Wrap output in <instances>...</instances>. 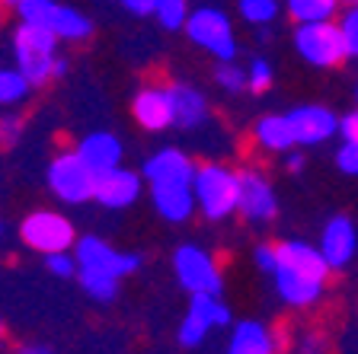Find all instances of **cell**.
Here are the masks:
<instances>
[{"label":"cell","instance_id":"cell-1","mask_svg":"<svg viewBox=\"0 0 358 354\" xmlns=\"http://www.w3.org/2000/svg\"><path fill=\"white\" fill-rule=\"evenodd\" d=\"M333 268L327 265L320 246H310L304 239H285L275 243V265L268 272L275 294L288 307L307 310L323 297V284Z\"/></svg>","mask_w":358,"mask_h":354},{"label":"cell","instance_id":"cell-2","mask_svg":"<svg viewBox=\"0 0 358 354\" xmlns=\"http://www.w3.org/2000/svg\"><path fill=\"white\" fill-rule=\"evenodd\" d=\"M58 42L52 29L45 26H29L20 22L13 32V61L32 87H45L48 80H55V64H58Z\"/></svg>","mask_w":358,"mask_h":354},{"label":"cell","instance_id":"cell-3","mask_svg":"<svg viewBox=\"0 0 358 354\" xmlns=\"http://www.w3.org/2000/svg\"><path fill=\"white\" fill-rule=\"evenodd\" d=\"M195 201L205 221H227L240 205V172L224 163H201L192 179Z\"/></svg>","mask_w":358,"mask_h":354},{"label":"cell","instance_id":"cell-4","mask_svg":"<svg viewBox=\"0 0 358 354\" xmlns=\"http://www.w3.org/2000/svg\"><path fill=\"white\" fill-rule=\"evenodd\" d=\"M182 32L189 36V42L199 45L201 52H208L211 58H217V61H234L237 52H240L231 16L224 13V10H217V7L192 10V16H189V22H186V29Z\"/></svg>","mask_w":358,"mask_h":354},{"label":"cell","instance_id":"cell-5","mask_svg":"<svg viewBox=\"0 0 358 354\" xmlns=\"http://www.w3.org/2000/svg\"><path fill=\"white\" fill-rule=\"evenodd\" d=\"M20 239L29 249L42 252V256H55V252H71L80 236L74 233V223L67 221L61 211H32L22 217L20 223Z\"/></svg>","mask_w":358,"mask_h":354},{"label":"cell","instance_id":"cell-6","mask_svg":"<svg viewBox=\"0 0 358 354\" xmlns=\"http://www.w3.org/2000/svg\"><path fill=\"white\" fill-rule=\"evenodd\" d=\"M48 189L64 205H87L96 192V172L77 156V150H64L48 163Z\"/></svg>","mask_w":358,"mask_h":354},{"label":"cell","instance_id":"cell-7","mask_svg":"<svg viewBox=\"0 0 358 354\" xmlns=\"http://www.w3.org/2000/svg\"><path fill=\"white\" fill-rule=\"evenodd\" d=\"M173 274H176L179 288L189 290V297L192 294L221 297V290H224V278H221V268H217L215 256L195 243H182L173 252Z\"/></svg>","mask_w":358,"mask_h":354},{"label":"cell","instance_id":"cell-8","mask_svg":"<svg viewBox=\"0 0 358 354\" xmlns=\"http://www.w3.org/2000/svg\"><path fill=\"white\" fill-rule=\"evenodd\" d=\"M294 52L310 67H339L349 58L339 22H304L294 29Z\"/></svg>","mask_w":358,"mask_h":354},{"label":"cell","instance_id":"cell-9","mask_svg":"<svg viewBox=\"0 0 358 354\" xmlns=\"http://www.w3.org/2000/svg\"><path fill=\"white\" fill-rule=\"evenodd\" d=\"M234 323L231 307L215 294H192L189 297V310L176 329V341L182 348H199L215 329H227Z\"/></svg>","mask_w":358,"mask_h":354},{"label":"cell","instance_id":"cell-10","mask_svg":"<svg viewBox=\"0 0 358 354\" xmlns=\"http://www.w3.org/2000/svg\"><path fill=\"white\" fill-rule=\"evenodd\" d=\"M74 256L80 272L109 274V278H119V281L141 268V256L138 252H119L115 246L99 239V236H80L74 246Z\"/></svg>","mask_w":358,"mask_h":354},{"label":"cell","instance_id":"cell-11","mask_svg":"<svg viewBox=\"0 0 358 354\" xmlns=\"http://www.w3.org/2000/svg\"><path fill=\"white\" fill-rule=\"evenodd\" d=\"M237 214L246 223H268L278 214V195L266 172L259 170H243L240 172V205Z\"/></svg>","mask_w":358,"mask_h":354},{"label":"cell","instance_id":"cell-12","mask_svg":"<svg viewBox=\"0 0 358 354\" xmlns=\"http://www.w3.org/2000/svg\"><path fill=\"white\" fill-rule=\"evenodd\" d=\"M131 115H134V121L150 134L170 131L173 128L170 87H160V83H148V87H141L131 99Z\"/></svg>","mask_w":358,"mask_h":354},{"label":"cell","instance_id":"cell-13","mask_svg":"<svg viewBox=\"0 0 358 354\" xmlns=\"http://www.w3.org/2000/svg\"><path fill=\"white\" fill-rule=\"evenodd\" d=\"M144 189V176L134 170H125V166H115L109 172H99L96 176V192H93V201L109 211H122V207H131L134 201L141 198Z\"/></svg>","mask_w":358,"mask_h":354},{"label":"cell","instance_id":"cell-14","mask_svg":"<svg viewBox=\"0 0 358 354\" xmlns=\"http://www.w3.org/2000/svg\"><path fill=\"white\" fill-rule=\"evenodd\" d=\"M288 118L291 128H294V138H298V147H317L333 134H339V118L327 105H298V109L288 112Z\"/></svg>","mask_w":358,"mask_h":354},{"label":"cell","instance_id":"cell-15","mask_svg":"<svg viewBox=\"0 0 358 354\" xmlns=\"http://www.w3.org/2000/svg\"><path fill=\"white\" fill-rule=\"evenodd\" d=\"M195 166L192 156L182 154L179 147H160L157 154H150L141 166L144 182L150 185H166V182H192L195 179Z\"/></svg>","mask_w":358,"mask_h":354},{"label":"cell","instance_id":"cell-16","mask_svg":"<svg viewBox=\"0 0 358 354\" xmlns=\"http://www.w3.org/2000/svg\"><path fill=\"white\" fill-rule=\"evenodd\" d=\"M358 249V233H355V223L349 217L336 214L323 223V233H320V252L327 258V265L333 268H345L355 258Z\"/></svg>","mask_w":358,"mask_h":354},{"label":"cell","instance_id":"cell-17","mask_svg":"<svg viewBox=\"0 0 358 354\" xmlns=\"http://www.w3.org/2000/svg\"><path fill=\"white\" fill-rule=\"evenodd\" d=\"M150 201H154V211L164 217L166 223H186L189 217L199 211L192 182L150 185Z\"/></svg>","mask_w":358,"mask_h":354},{"label":"cell","instance_id":"cell-18","mask_svg":"<svg viewBox=\"0 0 358 354\" xmlns=\"http://www.w3.org/2000/svg\"><path fill=\"white\" fill-rule=\"evenodd\" d=\"M173 99V128L179 131H195L208 121V99L192 83H170Z\"/></svg>","mask_w":358,"mask_h":354},{"label":"cell","instance_id":"cell-19","mask_svg":"<svg viewBox=\"0 0 358 354\" xmlns=\"http://www.w3.org/2000/svg\"><path fill=\"white\" fill-rule=\"evenodd\" d=\"M77 156L87 163L90 170L96 172H109L115 166H122V156H125V147H122V140L115 138L112 131H93L77 144Z\"/></svg>","mask_w":358,"mask_h":354},{"label":"cell","instance_id":"cell-20","mask_svg":"<svg viewBox=\"0 0 358 354\" xmlns=\"http://www.w3.org/2000/svg\"><path fill=\"white\" fill-rule=\"evenodd\" d=\"M278 345H282V335L268 332L256 319H243V323H234L227 354H275Z\"/></svg>","mask_w":358,"mask_h":354},{"label":"cell","instance_id":"cell-21","mask_svg":"<svg viewBox=\"0 0 358 354\" xmlns=\"http://www.w3.org/2000/svg\"><path fill=\"white\" fill-rule=\"evenodd\" d=\"M253 138L268 154H291L298 147V138H294V128H291L288 115H262L253 128Z\"/></svg>","mask_w":358,"mask_h":354},{"label":"cell","instance_id":"cell-22","mask_svg":"<svg viewBox=\"0 0 358 354\" xmlns=\"http://www.w3.org/2000/svg\"><path fill=\"white\" fill-rule=\"evenodd\" d=\"M48 29L55 32V36L61 38V42H71V45H80L87 42L90 36H93V20H90L83 10L77 7H64V3H58V10H55L52 16V26Z\"/></svg>","mask_w":358,"mask_h":354},{"label":"cell","instance_id":"cell-23","mask_svg":"<svg viewBox=\"0 0 358 354\" xmlns=\"http://www.w3.org/2000/svg\"><path fill=\"white\" fill-rule=\"evenodd\" d=\"M343 0H285V13L304 26V22H333Z\"/></svg>","mask_w":358,"mask_h":354},{"label":"cell","instance_id":"cell-24","mask_svg":"<svg viewBox=\"0 0 358 354\" xmlns=\"http://www.w3.org/2000/svg\"><path fill=\"white\" fill-rule=\"evenodd\" d=\"M285 0H237V13L246 26H253V29H266L272 22L278 20L282 13Z\"/></svg>","mask_w":358,"mask_h":354},{"label":"cell","instance_id":"cell-25","mask_svg":"<svg viewBox=\"0 0 358 354\" xmlns=\"http://www.w3.org/2000/svg\"><path fill=\"white\" fill-rule=\"evenodd\" d=\"M29 89H32V83L26 80L16 67H0V109H3V105L26 103Z\"/></svg>","mask_w":358,"mask_h":354},{"label":"cell","instance_id":"cell-26","mask_svg":"<svg viewBox=\"0 0 358 354\" xmlns=\"http://www.w3.org/2000/svg\"><path fill=\"white\" fill-rule=\"evenodd\" d=\"M77 281H80V288L87 290V297H93L96 303H112L115 297H119V278L80 272V274H77Z\"/></svg>","mask_w":358,"mask_h":354},{"label":"cell","instance_id":"cell-27","mask_svg":"<svg viewBox=\"0 0 358 354\" xmlns=\"http://www.w3.org/2000/svg\"><path fill=\"white\" fill-rule=\"evenodd\" d=\"M189 16H192V10H189L186 0H157V10H154V20L164 26L166 32H176V29H186Z\"/></svg>","mask_w":358,"mask_h":354},{"label":"cell","instance_id":"cell-28","mask_svg":"<svg viewBox=\"0 0 358 354\" xmlns=\"http://www.w3.org/2000/svg\"><path fill=\"white\" fill-rule=\"evenodd\" d=\"M58 10V0H20L16 3V16L20 22H29V26H52V16Z\"/></svg>","mask_w":358,"mask_h":354},{"label":"cell","instance_id":"cell-29","mask_svg":"<svg viewBox=\"0 0 358 354\" xmlns=\"http://www.w3.org/2000/svg\"><path fill=\"white\" fill-rule=\"evenodd\" d=\"M215 83L224 89V93H231V96H237V93L250 89V77H246V67L234 64V61H217V67H215Z\"/></svg>","mask_w":358,"mask_h":354},{"label":"cell","instance_id":"cell-30","mask_svg":"<svg viewBox=\"0 0 358 354\" xmlns=\"http://www.w3.org/2000/svg\"><path fill=\"white\" fill-rule=\"evenodd\" d=\"M246 77H250V93H266V89L272 87V80H275V71H272L268 58L256 54V58L246 64Z\"/></svg>","mask_w":358,"mask_h":354},{"label":"cell","instance_id":"cell-31","mask_svg":"<svg viewBox=\"0 0 358 354\" xmlns=\"http://www.w3.org/2000/svg\"><path fill=\"white\" fill-rule=\"evenodd\" d=\"M45 268H48V274H55V278H61V281H71V278L80 274V265H77L74 252H55V256H45Z\"/></svg>","mask_w":358,"mask_h":354},{"label":"cell","instance_id":"cell-32","mask_svg":"<svg viewBox=\"0 0 358 354\" xmlns=\"http://www.w3.org/2000/svg\"><path fill=\"white\" fill-rule=\"evenodd\" d=\"M339 29H343L345 48H349V58H358V3H352V7L343 13Z\"/></svg>","mask_w":358,"mask_h":354},{"label":"cell","instance_id":"cell-33","mask_svg":"<svg viewBox=\"0 0 358 354\" xmlns=\"http://www.w3.org/2000/svg\"><path fill=\"white\" fill-rule=\"evenodd\" d=\"M336 166H339V172L358 179V140H343V144H339V150H336Z\"/></svg>","mask_w":358,"mask_h":354},{"label":"cell","instance_id":"cell-34","mask_svg":"<svg viewBox=\"0 0 358 354\" xmlns=\"http://www.w3.org/2000/svg\"><path fill=\"white\" fill-rule=\"evenodd\" d=\"M22 138V115H0V147H13Z\"/></svg>","mask_w":358,"mask_h":354},{"label":"cell","instance_id":"cell-35","mask_svg":"<svg viewBox=\"0 0 358 354\" xmlns=\"http://www.w3.org/2000/svg\"><path fill=\"white\" fill-rule=\"evenodd\" d=\"M298 354H329V341L323 332H307L298 345Z\"/></svg>","mask_w":358,"mask_h":354},{"label":"cell","instance_id":"cell-36","mask_svg":"<svg viewBox=\"0 0 358 354\" xmlns=\"http://www.w3.org/2000/svg\"><path fill=\"white\" fill-rule=\"evenodd\" d=\"M119 3L134 16H154L157 10V0H119Z\"/></svg>","mask_w":358,"mask_h":354},{"label":"cell","instance_id":"cell-37","mask_svg":"<svg viewBox=\"0 0 358 354\" xmlns=\"http://www.w3.org/2000/svg\"><path fill=\"white\" fill-rule=\"evenodd\" d=\"M339 134H343V140H358V112L339 118Z\"/></svg>","mask_w":358,"mask_h":354},{"label":"cell","instance_id":"cell-38","mask_svg":"<svg viewBox=\"0 0 358 354\" xmlns=\"http://www.w3.org/2000/svg\"><path fill=\"white\" fill-rule=\"evenodd\" d=\"M16 354H55V351L48 345H42V341H29V345L16 348Z\"/></svg>","mask_w":358,"mask_h":354},{"label":"cell","instance_id":"cell-39","mask_svg":"<svg viewBox=\"0 0 358 354\" xmlns=\"http://www.w3.org/2000/svg\"><path fill=\"white\" fill-rule=\"evenodd\" d=\"M285 166H288V172H301L304 170V154H285Z\"/></svg>","mask_w":358,"mask_h":354},{"label":"cell","instance_id":"cell-40","mask_svg":"<svg viewBox=\"0 0 358 354\" xmlns=\"http://www.w3.org/2000/svg\"><path fill=\"white\" fill-rule=\"evenodd\" d=\"M64 74H67V58H58V64H55V80Z\"/></svg>","mask_w":358,"mask_h":354},{"label":"cell","instance_id":"cell-41","mask_svg":"<svg viewBox=\"0 0 358 354\" xmlns=\"http://www.w3.org/2000/svg\"><path fill=\"white\" fill-rule=\"evenodd\" d=\"M0 3H7V7H13V10H16V3H20V0H0Z\"/></svg>","mask_w":358,"mask_h":354},{"label":"cell","instance_id":"cell-42","mask_svg":"<svg viewBox=\"0 0 358 354\" xmlns=\"http://www.w3.org/2000/svg\"><path fill=\"white\" fill-rule=\"evenodd\" d=\"M0 339H3V316H0Z\"/></svg>","mask_w":358,"mask_h":354},{"label":"cell","instance_id":"cell-43","mask_svg":"<svg viewBox=\"0 0 358 354\" xmlns=\"http://www.w3.org/2000/svg\"><path fill=\"white\" fill-rule=\"evenodd\" d=\"M355 99H358V87H355Z\"/></svg>","mask_w":358,"mask_h":354},{"label":"cell","instance_id":"cell-44","mask_svg":"<svg viewBox=\"0 0 358 354\" xmlns=\"http://www.w3.org/2000/svg\"><path fill=\"white\" fill-rule=\"evenodd\" d=\"M0 233H3V223H0Z\"/></svg>","mask_w":358,"mask_h":354},{"label":"cell","instance_id":"cell-45","mask_svg":"<svg viewBox=\"0 0 358 354\" xmlns=\"http://www.w3.org/2000/svg\"><path fill=\"white\" fill-rule=\"evenodd\" d=\"M349 3H358V0H349Z\"/></svg>","mask_w":358,"mask_h":354},{"label":"cell","instance_id":"cell-46","mask_svg":"<svg viewBox=\"0 0 358 354\" xmlns=\"http://www.w3.org/2000/svg\"><path fill=\"white\" fill-rule=\"evenodd\" d=\"M115 3H119V0H115Z\"/></svg>","mask_w":358,"mask_h":354}]
</instances>
